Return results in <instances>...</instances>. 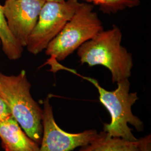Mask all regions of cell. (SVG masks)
<instances>
[{
  "mask_svg": "<svg viewBox=\"0 0 151 151\" xmlns=\"http://www.w3.org/2000/svg\"><path fill=\"white\" fill-rule=\"evenodd\" d=\"M122 32L113 25L103 30L77 49L81 64L90 67L100 65L110 70L114 83L129 79L133 66V57L122 45Z\"/></svg>",
  "mask_w": 151,
  "mask_h": 151,
  "instance_id": "1",
  "label": "cell"
},
{
  "mask_svg": "<svg viewBox=\"0 0 151 151\" xmlns=\"http://www.w3.org/2000/svg\"><path fill=\"white\" fill-rule=\"evenodd\" d=\"M31 87L25 70L17 75H6L0 71L1 97L25 133L40 145L43 135V109L32 97Z\"/></svg>",
  "mask_w": 151,
  "mask_h": 151,
  "instance_id": "2",
  "label": "cell"
},
{
  "mask_svg": "<svg viewBox=\"0 0 151 151\" xmlns=\"http://www.w3.org/2000/svg\"><path fill=\"white\" fill-rule=\"evenodd\" d=\"M60 70L69 71L82 78L91 83L98 90L99 100L110 114L111 120L109 124H104L103 131L114 137L122 138L125 140H138L133 135L128 124L133 125L138 131L144 129L143 122L134 115L132 107L138 99L137 92H130L129 79L117 82V88L112 91H108L101 86L98 81L91 77L81 75L75 70L60 65Z\"/></svg>",
  "mask_w": 151,
  "mask_h": 151,
  "instance_id": "3",
  "label": "cell"
},
{
  "mask_svg": "<svg viewBox=\"0 0 151 151\" xmlns=\"http://www.w3.org/2000/svg\"><path fill=\"white\" fill-rule=\"evenodd\" d=\"M103 24L97 13L93 11V5L82 3L60 33L49 43L45 49L50 59L58 62L66 59L99 32L102 31Z\"/></svg>",
  "mask_w": 151,
  "mask_h": 151,
  "instance_id": "4",
  "label": "cell"
},
{
  "mask_svg": "<svg viewBox=\"0 0 151 151\" xmlns=\"http://www.w3.org/2000/svg\"><path fill=\"white\" fill-rule=\"evenodd\" d=\"M82 4L78 0L45 1L40 12L38 22L28 39L26 46L28 52L35 55L45 50Z\"/></svg>",
  "mask_w": 151,
  "mask_h": 151,
  "instance_id": "5",
  "label": "cell"
},
{
  "mask_svg": "<svg viewBox=\"0 0 151 151\" xmlns=\"http://www.w3.org/2000/svg\"><path fill=\"white\" fill-rule=\"evenodd\" d=\"M43 135L39 151H71L89 144L97 134L95 129L78 133H67L62 129L54 119L49 97L44 100L43 109Z\"/></svg>",
  "mask_w": 151,
  "mask_h": 151,
  "instance_id": "6",
  "label": "cell"
},
{
  "mask_svg": "<svg viewBox=\"0 0 151 151\" xmlns=\"http://www.w3.org/2000/svg\"><path fill=\"white\" fill-rule=\"evenodd\" d=\"M46 0H6L3 12L13 37L26 47Z\"/></svg>",
  "mask_w": 151,
  "mask_h": 151,
  "instance_id": "7",
  "label": "cell"
},
{
  "mask_svg": "<svg viewBox=\"0 0 151 151\" xmlns=\"http://www.w3.org/2000/svg\"><path fill=\"white\" fill-rule=\"evenodd\" d=\"M0 139L5 151L40 150V145L25 133L12 115L0 122Z\"/></svg>",
  "mask_w": 151,
  "mask_h": 151,
  "instance_id": "8",
  "label": "cell"
},
{
  "mask_svg": "<svg viewBox=\"0 0 151 151\" xmlns=\"http://www.w3.org/2000/svg\"><path fill=\"white\" fill-rule=\"evenodd\" d=\"M80 151H141L138 140L130 141L114 137L105 132L97 133L95 138Z\"/></svg>",
  "mask_w": 151,
  "mask_h": 151,
  "instance_id": "9",
  "label": "cell"
},
{
  "mask_svg": "<svg viewBox=\"0 0 151 151\" xmlns=\"http://www.w3.org/2000/svg\"><path fill=\"white\" fill-rule=\"evenodd\" d=\"M0 38L2 50L11 60H16L22 57L24 47L11 34L4 15L2 5L0 4Z\"/></svg>",
  "mask_w": 151,
  "mask_h": 151,
  "instance_id": "10",
  "label": "cell"
},
{
  "mask_svg": "<svg viewBox=\"0 0 151 151\" xmlns=\"http://www.w3.org/2000/svg\"><path fill=\"white\" fill-rule=\"evenodd\" d=\"M98 6L105 14H114L127 8L137 7L141 0H83Z\"/></svg>",
  "mask_w": 151,
  "mask_h": 151,
  "instance_id": "11",
  "label": "cell"
},
{
  "mask_svg": "<svg viewBox=\"0 0 151 151\" xmlns=\"http://www.w3.org/2000/svg\"><path fill=\"white\" fill-rule=\"evenodd\" d=\"M11 115H12L9 108L0 96V122Z\"/></svg>",
  "mask_w": 151,
  "mask_h": 151,
  "instance_id": "12",
  "label": "cell"
},
{
  "mask_svg": "<svg viewBox=\"0 0 151 151\" xmlns=\"http://www.w3.org/2000/svg\"><path fill=\"white\" fill-rule=\"evenodd\" d=\"M138 141L141 151H151V137L150 134L138 139Z\"/></svg>",
  "mask_w": 151,
  "mask_h": 151,
  "instance_id": "13",
  "label": "cell"
},
{
  "mask_svg": "<svg viewBox=\"0 0 151 151\" xmlns=\"http://www.w3.org/2000/svg\"><path fill=\"white\" fill-rule=\"evenodd\" d=\"M65 0H46V1H57V2H62Z\"/></svg>",
  "mask_w": 151,
  "mask_h": 151,
  "instance_id": "14",
  "label": "cell"
},
{
  "mask_svg": "<svg viewBox=\"0 0 151 151\" xmlns=\"http://www.w3.org/2000/svg\"><path fill=\"white\" fill-rule=\"evenodd\" d=\"M1 38H0V45H1Z\"/></svg>",
  "mask_w": 151,
  "mask_h": 151,
  "instance_id": "15",
  "label": "cell"
}]
</instances>
